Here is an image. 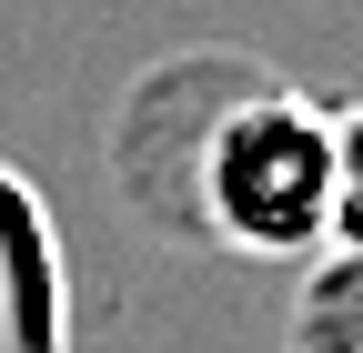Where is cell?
I'll list each match as a JSON object with an SVG mask.
<instances>
[{"mask_svg":"<svg viewBox=\"0 0 363 353\" xmlns=\"http://www.w3.org/2000/svg\"><path fill=\"white\" fill-rule=\"evenodd\" d=\"M293 353H363V252H313L303 262Z\"/></svg>","mask_w":363,"mask_h":353,"instance_id":"cell-2","label":"cell"},{"mask_svg":"<svg viewBox=\"0 0 363 353\" xmlns=\"http://www.w3.org/2000/svg\"><path fill=\"white\" fill-rule=\"evenodd\" d=\"M333 252H363V101L333 111Z\"/></svg>","mask_w":363,"mask_h":353,"instance_id":"cell-3","label":"cell"},{"mask_svg":"<svg viewBox=\"0 0 363 353\" xmlns=\"http://www.w3.org/2000/svg\"><path fill=\"white\" fill-rule=\"evenodd\" d=\"M192 212L242 262L333 252V111H313L303 91H242L233 111H212Z\"/></svg>","mask_w":363,"mask_h":353,"instance_id":"cell-1","label":"cell"}]
</instances>
